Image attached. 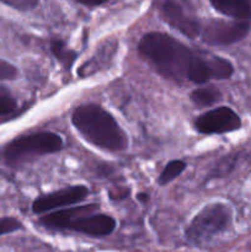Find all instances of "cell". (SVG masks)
Returning <instances> with one entry per match:
<instances>
[{"mask_svg":"<svg viewBox=\"0 0 251 252\" xmlns=\"http://www.w3.org/2000/svg\"><path fill=\"white\" fill-rule=\"evenodd\" d=\"M138 199H139V201H142V202H145L148 199V194L139 193V194H138Z\"/></svg>","mask_w":251,"mask_h":252,"instance_id":"20","label":"cell"},{"mask_svg":"<svg viewBox=\"0 0 251 252\" xmlns=\"http://www.w3.org/2000/svg\"><path fill=\"white\" fill-rule=\"evenodd\" d=\"M115 228L116 220L112 217L102 213H94L75 219L69 224L66 229L94 238H101V236L110 235Z\"/></svg>","mask_w":251,"mask_h":252,"instance_id":"9","label":"cell"},{"mask_svg":"<svg viewBox=\"0 0 251 252\" xmlns=\"http://www.w3.org/2000/svg\"><path fill=\"white\" fill-rule=\"evenodd\" d=\"M185 169H186V162H184L182 160H172L162 170L157 182H159L160 186H165V185L170 184L175 179H177L185 171Z\"/></svg>","mask_w":251,"mask_h":252,"instance_id":"13","label":"cell"},{"mask_svg":"<svg viewBox=\"0 0 251 252\" xmlns=\"http://www.w3.org/2000/svg\"><path fill=\"white\" fill-rule=\"evenodd\" d=\"M0 1L20 11H30L38 5L39 0H0Z\"/></svg>","mask_w":251,"mask_h":252,"instance_id":"16","label":"cell"},{"mask_svg":"<svg viewBox=\"0 0 251 252\" xmlns=\"http://www.w3.org/2000/svg\"><path fill=\"white\" fill-rule=\"evenodd\" d=\"M139 53L164 78L180 81L187 79L196 53L186 44L164 32H149L138 44Z\"/></svg>","mask_w":251,"mask_h":252,"instance_id":"1","label":"cell"},{"mask_svg":"<svg viewBox=\"0 0 251 252\" xmlns=\"http://www.w3.org/2000/svg\"><path fill=\"white\" fill-rule=\"evenodd\" d=\"M159 14L167 25L188 38L193 39L201 34L202 26L198 20L188 14L176 0H162L159 5Z\"/></svg>","mask_w":251,"mask_h":252,"instance_id":"7","label":"cell"},{"mask_svg":"<svg viewBox=\"0 0 251 252\" xmlns=\"http://www.w3.org/2000/svg\"><path fill=\"white\" fill-rule=\"evenodd\" d=\"M98 209V204H88V206L70 207V208L62 209V211L54 212L41 218V224L47 228L53 229H66L69 224L80 217L89 216V214L96 213Z\"/></svg>","mask_w":251,"mask_h":252,"instance_id":"10","label":"cell"},{"mask_svg":"<svg viewBox=\"0 0 251 252\" xmlns=\"http://www.w3.org/2000/svg\"><path fill=\"white\" fill-rule=\"evenodd\" d=\"M88 194V187L83 186V185L66 187V189H62L59 191L52 192V193L43 194L42 197L37 198L32 203V211L34 214H43L52 209L59 208V207L79 203V202L84 201Z\"/></svg>","mask_w":251,"mask_h":252,"instance_id":"8","label":"cell"},{"mask_svg":"<svg viewBox=\"0 0 251 252\" xmlns=\"http://www.w3.org/2000/svg\"><path fill=\"white\" fill-rule=\"evenodd\" d=\"M63 148L61 135L52 132H38L16 138L6 145L4 157L9 164H19L32 158L57 153Z\"/></svg>","mask_w":251,"mask_h":252,"instance_id":"3","label":"cell"},{"mask_svg":"<svg viewBox=\"0 0 251 252\" xmlns=\"http://www.w3.org/2000/svg\"><path fill=\"white\" fill-rule=\"evenodd\" d=\"M19 71L15 65L9 62L0 59V80H14Z\"/></svg>","mask_w":251,"mask_h":252,"instance_id":"17","label":"cell"},{"mask_svg":"<svg viewBox=\"0 0 251 252\" xmlns=\"http://www.w3.org/2000/svg\"><path fill=\"white\" fill-rule=\"evenodd\" d=\"M21 229V223L15 218H1L0 219V236L5 234L12 233Z\"/></svg>","mask_w":251,"mask_h":252,"instance_id":"18","label":"cell"},{"mask_svg":"<svg viewBox=\"0 0 251 252\" xmlns=\"http://www.w3.org/2000/svg\"><path fill=\"white\" fill-rule=\"evenodd\" d=\"M51 51L52 53L54 54V57H56L64 66H66V68H69V66L71 65V63H73L74 59H75L76 57V54L74 53V52L68 51V49L65 48L64 42L58 38L53 39V41L51 42Z\"/></svg>","mask_w":251,"mask_h":252,"instance_id":"14","label":"cell"},{"mask_svg":"<svg viewBox=\"0 0 251 252\" xmlns=\"http://www.w3.org/2000/svg\"><path fill=\"white\" fill-rule=\"evenodd\" d=\"M212 6L220 14L239 21L251 19V0H209Z\"/></svg>","mask_w":251,"mask_h":252,"instance_id":"11","label":"cell"},{"mask_svg":"<svg viewBox=\"0 0 251 252\" xmlns=\"http://www.w3.org/2000/svg\"><path fill=\"white\" fill-rule=\"evenodd\" d=\"M16 100L4 89H0V116L9 115L16 108Z\"/></svg>","mask_w":251,"mask_h":252,"instance_id":"15","label":"cell"},{"mask_svg":"<svg viewBox=\"0 0 251 252\" xmlns=\"http://www.w3.org/2000/svg\"><path fill=\"white\" fill-rule=\"evenodd\" d=\"M251 25L249 21L209 20L201 29L202 39L209 46H229L248 36Z\"/></svg>","mask_w":251,"mask_h":252,"instance_id":"5","label":"cell"},{"mask_svg":"<svg viewBox=\"0 0 251 252\" xmlns=\"http://www.w3.org/2000/svg\"><path fill=\"white\" fill-rule=\"evenodd\" d=\"M189 98L197 107H208V106H213L214 103L220 100L221 94L216 86L209 85L192 91Z\"/></svg>","mask_w":251,"mask_h":252,"instance_id":"12","label":"cell"},{"mask_svg":"<svg viewBox=\"0 0 251 252\" xmlns=\"http://www.w3.org/2000/svg\"><path fill=\"white\" fill-rule=\"evenodd\" d=\"M80 4L86 5V6H98V5L103 4V2L108 1V0H76Z\"/></svg>","mask_w":251,"mask_h":252,"instance_id":"19","label":"cell"},{"mask_svg":"<svg viewBox=\"0 0 251 252\" xmlns=\"http://www.w3.org/2000/svg\"><path fill=\"white\" fill-rule=\"evenodd\" d=\"M71 122L78 132L95 147L110 152L127 149L126 133L113 116L96 103L76 107L71 115Z\"/></svg>","mask_w":251,"mask_h":252,"instance_id":"2","label":"cell"},{"mask_svg":"<svg viewBox=\"0 0 251 252\" xmlns=\"http://www.w3.org/2000/svg\"><path fill=\"white\" fill-rule=\"evenodd\" d=\"M240 127L239 115L226 106L208 111L194 121V128L202 134H221L238 130Z\"/></svg>","mask_w":251,"mask_h":252,"instance_id":"6","label":"cell"},{"mask_svg":"<svg viewBox=\"0 0 251 252\" xmlns=\"http://www.w3.org/2000/svg\"><path fill=\"white\" fill-rule=\"evenodd\" d=\"M230 223L231 211L226 204H208L194 216L185 235L193 244L203 243L226 230Z\"/></svg>","mask_w":251,"mask_h":252,"instance_id":"4","label":"cell"}]
</instances>
